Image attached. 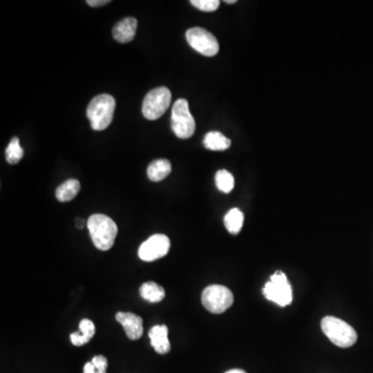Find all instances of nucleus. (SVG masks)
I'll use <instances>...</instances> for the list:
<instances>
[{"label":"nucleus","instance_id":"nucleus-1","mask_svg":"<svg viewBox=\"0 0 373 373\" xmlns=\"http://www.w3.org/2000/svg\"><path fill=\"white\" fill-rule=\"evenodd\" d=\"M87 227L91 240L99 250L107 251L112 248L118 229L111 218L103 213H94L87 220Z\"/></svg>","mask_w":373,"mask_h":373},{"label":"nucleus","instance_id":"nucleus-2","mask_svg":"<svg viewBox=\"0 0 373 373\" xmlns=\"http://www.w3.org/2000/svg\"><path fill=\"white\" fill-rule=\"evenodd\" d=\"M116 99L110 94H99L89 103L87 116L94 131L107 129L113 120Z\"/></svg>","mask_w":373,"mask_h":373},{"label":"nucleus","instance_id":"nucleus-3","mask_svg":"<svg viewBox=\"0 0 373 373\" xmlns=\"http://www.w3.org/2000/svg\"><path fill=\"white\" fill-rule=\"evenodd\" d=\"M321 330L337 347H352L358 340L356 330L345 321L334 316H325L321 321Z\"/></svg>","mask_w":373,"mask_h":373},{"label":"nucleus","instance_id":"nucleus-4","mask_svg":"<svg viewBox=\"0 0 373 373\" xmlns=\"http://www.w3.org/2000/svg\"><path fill=\"white\" fill-rule=\"evenodd\" d=\"M172 127L174 133L181 139L190 138L195 133L196 123L185 99H179L172 107Z\"/></svg>","mask_w":373,"mask_h":373},{"label":"nucleus","instance_id":"nucleus-5","mask_svg":"<svg viewBox=\"0 0 373 373\" xmlns=\"http://www.w3.org/2000/svg\"><path fill=\"white\" fill-rule=\"evenodd\" d=\"M265 296L280 307H285L293 302V289L283 272L277 271L271 276L264 287Z\"/></svg>","mask_w":373,"mask_h":373},{"label":"nucleus","instance_id":"nucleus-6","mask_svg":"<svg viewBox=\"0 0 373 373\" xmlns=\"http://www.w3.org/2000/svg\"><path fill=\"white\" fill-rule=\"evenodd\" d=\"M172 93L167 87H157L145 96L143 104V114L148 121L160 118L170 106Z\"/></svg>","mask_w":373,"mask_h":373},{"label":"nucleus","instance_id":"nucleus-7","mask_svg":"<svg viewBox=\"0 0 373 373\" xmlns=\"http://www.w3.org/2000/svg\"><path fill=\"white\" fill-rule=\"evenodd\" d=\"M201 302L208 311L221 314L233 304V294L223 285H210L202 291Z\"/></svg>","mask_w":373,"mask_h":373},{"label":"nucleus","instance_id":"nucleus-8","mask_svg":"<svg viewBox=\"0 0 373 373\" xmlns=\"http://www.w3.org/2000/svg\"><path fill=\"white\" fill-rule=\"evenodd\" d=\"M186 40L197 52L212 57L219 52V43L215 35L201 27H193L186 33Z\"/></svg>","mask_w":373,"mask_h":373},{"label":"nucleus","instance_id":"nucleus-9","mask_svg":"<svg viewBox=\"0 0 373 373\" xmlns=\"http://www.w3.org/2000/svg\"><path fill=\"white\" fill-rule=\"evenodd\" d=\"M170 240L165 235H154L139 247L138 256L143 262H155L167 255Z\"/></svg>","mask_w":373,"mask_h":373},{"label":"nucleus","instance_id":"nucleus-10","mask_svg":"<svg viewBox=\"0 0 373 373\" xmlns=\"http://www.w3.org/2000/svg\"><path fill=\"white\" fill-rule=\"evenodd\" d=\"M116 318L123 325L128 338L131 340L141 338L143 334V321L140 316L131 312H118Z\"/></svg>","mask_w":373,"mask_h":373},{"label":"nucleus","instance_id":"nucleus-11","mask_svg":"<svg viewBox=\"0 0 373 373\" xmlns=\"http://www.w3.org/2000/svg\"><path fill=\"white\" fill-rule=\"evenodd\" d=\"M137 26H138V22L135 18H125L114 26L112 29V35L114 39L121 44L130 43L136 35Z\"/></svg>","mask_w":373,"mask_h":373},{"label":"nucleus","instance_id":"nucleus-12","mask_svg":"<svg viewBox=\"0 0 373 373\" xmlns=\"http://www.w3.org/2000/svg\"><path fill=\"white\" fill-rule=\"evenodd\" d=\"M152 347L158 354L166 355L172 350L169 339H168V328L165 325H154L148 332Z\"/></svg>","mask_w":373,"mask_h":373},{"label":"nucleus","instance_id":"nucleus-13","mask_svg":"<svg viewBox=\"0 0 373 373\" xmlns=\"http://www.w3.org/2000/svg\"><path fill=\"white\" fill-rule=\"evenodd\" d=\"M79 329L80 333L76 332L69 336L71 343L75 347H82V345H87L96 334V327H94L93 321L87 320V318L80 321Z\"/></svg>","mask_w":373,"mask_h":373},{"label":"nucleus","instance_id":"nucleus-14","mask_svg":"<svg viewBox=\"0 0 373 373\" xmlns=\"http://www.w3.org/2000/svg\"><path fill=\"white\" fill-rule=\"evenodd\" d=\"M172 163L166 159L152 161L147 167V177L152 182H161L172 172Z\"/></svg>","mask_w":373,"mask_h":373},{"label":"nucleus","instance_id":"nucleus-15","mask_svg":"<svg viewBox=\"0 0 373 373\" xmlns=\"http://www.w3.org/2000/svg\"><path fill=\"white\" fill-rule=\"evenodd\" d=\"M204 145L208 150H216V152H222V150H228L231 145L230 139L227 138L226 135L221 132L213 131L208 132L204 136Z\"/></svg>","mask_w":373,"mask_h":373},{"label":"nucleus","instance_id":"nucleus-16","mask_svg":"<svg viewBox=\"0 0 373 373\" xmlns=\"http://www.w3.org/2000/svg\"><path fill=\"white\" fill-rule=\"evenodd\" d=\"M139 293L143 299L150 303L162 302L165 298V291L161 285L157 284L156 282H145L143 283L139 289Z\"/></svg>","mask_w":373,"mask_h":373},{"label":"nucleus","instance_id":"nucleus-17","mask_svg":"<svg viewBox=\"0 0 373 373\" xmlns=\"http://www.w3.org/2000/svg\"><path fill=\"white\" fill-rule=\"evenodd\" d=\"M80 191V183L77 179H67L56 190V199L60 202L71 201L77 196Z\"/></svg>","mask_w":373,"mask_h":373},{"label":"nucleus","instance_id":"nucleus-18","mask_svg":"<svg viewBox=\"0 0 373 373\" xmlns=\"http://www.w3.org/2000/svg\"><path fill=\"white\" fill-rule=\"evenodd\" d=\"M224 224L228 233L231 235H238L244 224V213L239 208H233L224 217Z\"/></svg>","mask_w":373,"mask_h":373},{"label":"nucleus","instance_id":"nucleus-19","mask_svg":"<svg viewBox=\"0 0 373 373\" xmlns=\"http://www.w3.org/2000/svg\"><path fill=\"white\" fill-rule=\"evenodd\" d=\"M216 186L221 192L230 193L235 186V177L227 170H219L215 177Z\"/></svg>","mask_w":373,"mask_h":373},{"label":"nucleus","instance_id":"nucleus-20","mask_svg":"<svg viewBox=\"0 0 373 373\" xmlns=\"http://www.w3.org/2000/svg\"><path fill=\"white\" fill-rule=\"evenodd\" d=\"M6 161L13 165L23 158V148L20 145L19 139L17 137H13L10 145L6 147Z\"/></svg>","mask_w":373,"mask_h":373},{"label":"nucleus","instance_id":"nucleus-21","mask_svg":"<svg viewBox=\"0 0 373 373\" xmlns=\"http://www.w3.org/2000/svg\"><path fill=\"white\" fill-rule=\"evenodd\" d=\"M190 2L202 12H215L220 6L219 0H192Z\"/></svg>","mask_w":373,"mask_h":373},{"label":"nucleus","instance_id":"nucleus-22","mask_svg":"<svg viewBox=\"0 0 373 373\" xmlns=\"http://www.w3.org/2000/svg\"><path fill=\"white\" fill-rule=\"evenodd\" d=\"M91 362H93L94 367H96V369H98L99 372L106 373L108 367V361L104 356L94 357L93 360H91Z\"/></svg>","mask_w":373,"mask_h":373},{"label":"nucleus","instance_id":"nucleus-23","mask_svg":"<svg viewBox=\"0 0 373 373\" xmlns=\"http://www.w3.org/2000/svg\"><path fill=\"white\" fill-rule=\"evenodd\" d=\"M87 4L93 6V8H98V6H105V4H109V0H87Z\"/></svg>","mask_w":373,"mask_h":373},{"label":"nucleus","instance_id":"nucleus-24","mask_svg":"<svg viewBox=\"0 0 373 373\" xmlns=\"http://www.w3.org/2000/svg\"><path fill=\"white\" fill-rule=\"evenodd\" d=\"M83 373H100L98 372L96 367L93 364V362H87L84 365V369H83Z\"/></svg>","mask_w":373,"mask_h":373},{"label":"nucleus","instance_id":"nucleus-25","mask_svg":"<svg viewBox=\"0 0 373 373\" xmlns=\"http://www.w3.org/2000/svg\"><path fill=\"white\" fill-rule=\"evenodd\" d=\"M76 226H77V228L82 229L83 227L85 226V221L83 219H77L76 220Z\"/></svg>","mask_w":373,"mask_h":373},{"label":"nucleus","instance_id":"nucleus-26","mask_svg":"<svg viewBox=\"0 0 373 373\" xmlns=\"http://www.w3.org/2000/svg\"><path fill=\"white\" fill-rule=\"evenodd\" d=\"M226 373H247V372H244V370H242V369H233V370H229V372H227Z\"/></svg>","mask_w":373,"mask_h":373},{"label":"nucleus","instance_id":"nucleus-27","mask_svg":"<svg viewBox=\"0 0 373 373\" xmlns=\"http://www.w3.org/2000/svg\"><path fill=\"white\" fill-rule=\"evenodd\" d=\"M226 2L228 4H235V2H237V0H226Z\"/></svg>","mask_w":373,"mask_h":373}]
</instances>
